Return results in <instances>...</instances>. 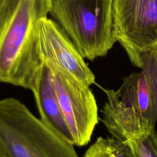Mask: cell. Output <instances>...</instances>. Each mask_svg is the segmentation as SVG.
<instances>
[{
  "label": "cell",
  "mask_w": 157,
  "mask_h": 157,
  "mask_svg": "<svg viewBox=\"0 0 157 157\" xmlns=\"http://www.w3.org/2000/svg\"><path fill=\"white\" fill-rule=\"evenodd\" d=\"M141 61V71L124 77L118 90L103 89L101 120L122 142L149 134L157 122V48L144 53Z\"/></svg>",
  "instance_id": "obj_2"
},
{
  "label": "cell",
  "mask_w": 157,
  "mask_h": 157,
  "mask_svg": "<svg viewBox=\"0 0 157 157\" xmlns=\"http://www.w3.org/2000/svg\"><path fill=\"white\" fill-rule=\"evenodd\" d=\"M113 0H52L50 14L84 59L105 56L116 40Z\"/></svg>",
  "instance_id": "obj_4"
},
{
  "label": "cell",
  "mask_w": 157,
  "mask_h": 157,
  "mask_svg": "<svg viewBox=\"0 0 157 157\" xmlns=\"http://www.w3.org/2000/svg\"><path fill=\"white\" fill-rule=\"evenodd\" d=\"M51 4L52 0L0 1V82L32 90L42 63L37 27Z\"/></svg>",
  "instance_id": "obj_1"
},
{
  "label": "cell",
  "mask_w": 157,
  "mask_h": 157,
  "mask_svg": "<svg viewBox=\"0 0 157 157\" xmlns=\"http://www.w3.org/2000/svg\"><path fill=\"white\" fill-rule=\"evenodd\" d=\"M0 157H4V154H3V152H2V149H1V146H0Z\"/></svg>",
  "instance_id": "obj_12"
},
{
  "label": "cell",
  "mask_w": 157,
  "mask_h": 157,
  "mask_svg": "<svg viewBox=\"0 0 157 157\" xmlns=\"http://www.w3.org/2000/svg\"><path fill=\"white\" fill-rule=\"evenodd\" d=\"M113 36L133 65L141 55L157 48V0H113Z\"/></svg>",
  "instance_id": "obj_5"
},
{
  "label": "cell",
  "mask_w": 157,
  "mask_h": 157,
  "mask_svg": "<svg viewBox=\"0 0 157 157\" xmlns=\"http://www.w3.org/2000/svg\"><path fill=\"white\" fill-rule=\"evenodd\" d=\"M0 1H1V0H0Z\"/></svg>",
  "instance_id": "obj_13"
},
{
  "label": "cell",
  "mask_w": 157,
  "mask_h": 157,
  "mask_svg": "<svg viewBox=\"0 0 157 157\" xmlns=\"http://www.w3.org/2000/svg\"><path fill=\"white\" fill-rule=\"evenodd\" d=\"M83 157H107L106 139L99 137L88 148Z\"/></svg>",
  "instance_id": "obj_11"
},
{
  "label": "cell",
  "mask_w": 157,
  "mask_h": 157,
  "mask_svg": "<svg viewBox=\"0 0 157 157\" xmlns=\"http://www.w3.org/2000/svg\"><path fill=\"white\" fill-rule=\"evenodd\" d=\"M49 67L52 71L63 114L73 137L74 144L77 147L85 146L90 142L99 121L94 95L89 86L61 70Z\"/></svg>",
  "instance_id": "obj_6"
},
{
  "label": "cell",
  "mask_w": 157,
  "mask_h": 157,
  "mask_svg": "<svg viewBox=\"0 0 157 157\" xmlns=\"http://www.w3.org/2000/svg\"><path fill=\"white\" fill-rule=\"evenodd\" d=\"M37 45L42 62L72 75L87 86L95 83V76L84 58L55 21L46 17L39 21Z\"/></svg>",
  "instance_id": "obj_7"
},
{
  "label": "cell",
  "mask_w": 157,
  "mask_h": 157,
  "mask_svg": "<svg viewBox=\"0 0 157 157\" xmlns=\"http://www.w3.org/2000/svg\"><path fill=\"white\" fill-rule=\"evenodd\" d=\"M39 118L47 126L74 144L73 137L63 114L50 67L42 62L32 90Z\"/></svg>",
  "instance_id": "obj_8"
},
{
  "label": "cell",
  "mask_w": 157,
  "mask_h": 157,
  "mask_svg": "<svg viewBox=\"0 0 157 157\" xmlns=\"http://www.w3.org/2000/svg\"><path fill=\"white\" fill-rule=\"evenodd\" d=\"M107 157H136L127 142L112 137L106 138Z\"/></svg>",
  "instance_id": "obj_10"
},
{
  "label": "cell",
  "mask_w": 157,
  "mask_h": 157,
  "mask_svg": "<svg viewBox=\"0 0 157 157\" xmlns=\"http://www.w3.org/2000/svg\"><path fill=\"white\" fill-rule=\"evenodd\" d=\"M0 146L4 157H79L72 142L15 98L0 99Z\"/></svg>",
  "instance_id": "obj_3"
},
{
  "label": "cell",
  "mask_w": 157,
  "mask_h": 157,
  "mask_svg": "<svg viewBox=\"0 0 157 157\" xmlns=\"http://www.w3.org/2000/svg\"><path fill=\"white\" fill-rule=\"evenodd\" d=\"M126 142L136 157H157V132L155 130Z\"/></svg>",
  "instance_id": "obj_9"
}]
</instances>
